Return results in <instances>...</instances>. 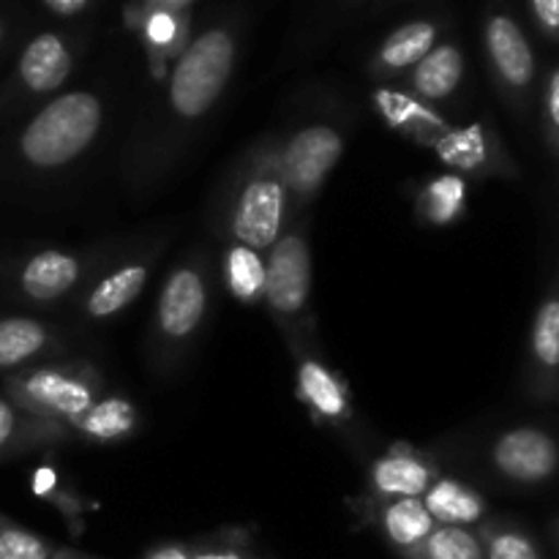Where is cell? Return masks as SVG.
<instances>
[{
    "label": "cell",
    "instance_id": "1",
    "mask_svg": "<svg viewBox=\"0 0 559 559\" xmlns=\"http://www.w3.org/2000/svg\"><path fill=\"white\" fill-rule=\"evenodd\" d=\"M243 33V11H224L202 27L183 55L164 71L162 91L140 115L123 151V178L131 189L151 191L189 153L197 131L233 82Z\"/></svg>",
    "mask_w": 559,
    "mask_h": 559
},
{
    "label": "cell",
    "instance_id": "2",
    "mask_svg": "<svg viewBox=\"0 0 559 559\" xmlns=\"http://www.w3.org/2000/svg\"><path fill=\"white\" fill-rule=\"evenodd\" d=\"M293 222L289 194L276 164V136L265 134L238 153L216 191L213 224L224 243L260 254L276 246Z\"/></svg>",
    "mask_w": 559,
    "mask_h": 559
},
{
    "label": "cell",
    "instance_id": "3",
    "mask_svg": "<svg viewBox=\"0 0 559 559\" xmlns=\"http://www.w3.org/2000/svg\"><path fill=\"white\" fill-rule=\"evenodd\" d=\"M213 309V262L205 246L189 249L164 276L147 331V366L173 377L189 364Z\"/></svg>",
    "mask_w": 559,
    "mask_h": 559
},
{
    "label": "cell",
    "instance_id": "4",
    "mask_svg": "<svg viewBox=\"0 0 559 559\" xmlns=\"http://www.w3.org/2000/svg\"><path fill=\"white\" fill-rule=\"evenodd\" d=\"M107 120L102 93L74 87L36 107L14 136V158L31 175H58L82 162Z\"/></svg>",
    "mask_w": 559,
    "mask_h": 559
},
{
    "label": "cell",
    "instance_id": "5",
    "mask_svg": "<svg viewBox=\"0 0 559 559\" xmlns=\"http://www.w3.org/2000/svg\"><path fill=\"white\" fill-rule=\"evenodd\" d=\"M311 282H314V265H311L309 218L300 216L289 222L276 246L265 254V298H262V306L276 322L278 333L289 349L317 344L314 314H311Z\"/></svg>",
    "mask_w": 559,
    "mask_h": 559
},
{
    "label": "cell",
    "instance_id": "6",
    "mask_svg": "<svg viewBox=\"0 0 559 559\" xmlns=\"http://www.w3.org/2000/svg\"><path fill=\"white\" fill-rule=\"evenodd\" d=\"M3 391L25 413L69 429L107 396V380L91 360H49L5 374Z\"/></svg>",
    "mask_w": 559,
    "mask_h": 559
},
{
    "label": "cell",
    "instance_id": "7",
    "mask_svg": "<svg viewBox=\"0 0 559 559\" xmlns=\"http://www.w3.org/2000/svg\"><path fill=\"white\" fill-rule=\"evenodd\" d=\"M87 44H91V31L82 27L38 31L22 47L11 74L0 82V118L58 96L60 87L74 74Z\"/></svg>",
    "mask_w": 559,
    "mask_h": 559
},
{
    "label": "cell",
    "instance_id": "8",
    "mask_svg": "<svg viewBox=\"0 0 559 559\" xmlns=\"http://www.w3.org/2000/svg\"><path fill=\"white\" fill-rule=\"evenodd\" d=\"M273 136H276L278 173L289 194V213L293 218H300L344 158L347 129L333 118H309L300 120L295 129L278 131Z\"/></svg>",
    "mask_w": 559,
    "mask_h": 559
},
{
    "label": "cell",
    "instance_id": "9",
    "mask_svg": "<svg viewBox=\"0 0 559 559\" xmlns=\"http://www.w3.org/2000/svg\"><path fill=\"white\" fill-rule=\"evenodd\" d=\"M167 235H156L151 240L131 246V249L112 251L107 262L91 276L82 293L71 300V309L82 322H109L136 304L151 282L153 267L167 251Z\"/></svg>",
    "mask_w": 559,
    "mask_h": 559
},
{
    "label": "cell",
    "instance_id": "10",
    "mask_svg": "<svg viewBox=\"0 0 559 559\" xmlns=\"http://www.w3.org/2000/svg\"><path fill=\"white\" fill-rule=\"evenodd\" d=\"M112 246L36 251L16 265V295L31 306H58L74 300L93 273L112 257Z\"/></svg>",
    "mask_w": 559,
    "mask_h": 559
},
{
    "label": "cell",
    "instance_id": "11",
    "mask_svg": "<svg viewBox=\"0 0 559 559\" xmlns=\"http://www.w3.org/2000/svg\"><path fill=\"white\" fill-rule=\"evenodd\" d=\"M295 364V396L309 409L317 426L349 435L358 420L349 382L320 355L317 344L289 349Z\"/></svg>",
    "mask_w": 559,
    "mask_h": 559
},
{
    "label": "cell",
    "instance_id": "12",
    "mask_svg": "<svg viewBox=\"0 0 559 559\" xmlns=\"http://www.w3.org/2000/svg\"><path fill=\"white\" fill-rule=\"evenodd\" d=\"M194 9V0H147L123 11L126 25L140 36L156 74H164L197 36Z\"/></svg>",
    "mask_w": 559,
    "mask_h": 559
},
{
    "label": "cell",
    "instance_id": "13",
    "mask_svg": "<svg viewBox=\"0 0 559 559\" xmlns=\"http://www.w3.org/2000/svg\"><path fill=\"white\" fill-rule=\"evenodd\" d=\"M435 456L396 442L369 464V497L374 500H424L426 491L440 478Z\"/></svg>",
    "mask_w": 559,
    "mask_h": 559
},
{
    "label": "cell",
    "instance_id": "14",
    "mask_svg": "<svg viewBox=\"0 0 559 559\" xmlns=\"http://www.w3.org/2000/svg\"><path fill=\"white\" fill-rule=\"evenodd\" d=\"M484 44L497 85L513 96L527 93L535 80V52L522 25L506 11H491L484 25Z\"/></svg>",
    "mask_w": 559,
    "mask_h": 559
},
{
    "label": "cell",
    "instance_id": "15",
    "mask_svg": "<svg viewBox=\"0 0 559 559\" xmlns=\"http://www.w3.org/2000/svg\"><path fill=\"white\" fill-rule=\"evenodd\" d=\"M491 464L497 473L516 484L535 486L549 480L559 467V448L546 431L522 426L497 437L491 445Z\"/></svg>",
    "mask_w": 559,
    "mask_h": 559
},
{
    "label": "cell",
    "instance_id": "16",
    "mask_svg": "<svg viewBox=\"0 0 559 559\" xmlns=\"http://www.w3.org/2000/svg\"><path fill=\"white\" fill-rule=\"evenodd\" d=\"M66 347H69V338L52 322L22 314L0 317V371L3 374L58 360Z\"/></svg>",
    "mask_w": 559,
    "mask_h": 559
},
{
    "label": "cell",
    "instance_id": "17",
    "mask_svg": "<svg viewBox=\"0 0 559 559\" xmlns=\"http://www.w3.org/2000/svg\"><path fill=\"white\" fill-rule=\"evenodd\" d=\"M431 151L448 167V173L473 175V178H486V175L500 173L502 164H508L506 151L489 123H467V126H448L435 142Z\"/></svg>",
    "mask_w": 559,
    "mask_h": 559
},
{
    "label": "cell",
    "instance_id": "18",
    "mask_svg": "<svg viewBox=\"0 0 559 559\" xmlns=\"http://www.w3.org/2000/svg\"><path fill=\"white\" fill-rule=\"evenodd\" d=\"M349 506L360 513L364 522L374 524L382 538L404 559L413 557L420 544L437 530L424 500H374L366 495L364 500H353Z\"/></svg>",
    "mask_w": 559,
    "mask_h": 559
},
{
    "label": "cell",
    "instance_id": "19",
    "mask_svg": "<svg viewBox=\"0 0 559 559\" xmlns=\"http://www.w3.org/2000/svg\"><path fill=\"white\" fill-rule=\"evenodd\" d=\"M442 33H445V22L440 16H418V20L404 22L382 38L366 71L377 82L404 76L442 41Z\"/></svg>",
    "mask_w": 559,
    "mask_h": 559
},
{
    "label": "cell",
    "instance_id": "20",
    "mask_svg": "<svg viewBox=\"0 0 559 559\" xmlns=\"http://www.w3.org/2000/svg\"><path fill=\"white\" fill-rule=\"evenodd\" d=\"M371 104H374L377 115L388 123V129H393L396 134L407 136L415 145L431 147V142L448 129L445 115L440 112L431 104L420 102L413 93H407L404 87L393 85H380L371 93Z\"/></svg>",
    "mask_w": 559,
    "mask_h": 559
},
{
    "label": "cell",
    "instance_id": "21",
    "mask_svg": "<svg viewBox=\"0 0 559 559\" xmlns=\"http://www.w3.org/2000/svg\"><path fill=\"white\" fill-rule=\"evenodd\" d=\"M71 440L74 435L66 426L25 413L5 393H0V462L41 448L66 445Z\"/></svg>",
    "mask_w": 559,
    "mask_h": 559
},
{
    "label": "cell",
    "instance_id": "22",
    "mask_svg": "<svg viewBox=\"0 0 559 559\" xmlns=\"http://www.w3.org/2000/svg\"><path fill=\"white\" fill-rule=\"evenodd\" d=\"M464 66L467 60H464L462 47L456 41H440L415 69L404 74V91L435 107L459 91L464 80Z\"/></svg>",
    "mask_w": 559,
    "mask_h": 559
},
{
    "label": "cell",
    "instance_id": "23",
    "mask_svg": "<svg viewBox=\"0 0 559 559\" xmlns=\"http://www.w3.org/2000/svg\"><path fill=\"white\" fill-rule=\"evenodd\" d=\"M140 429V409L131 399L120 396V393H107L98 399L85 415L69 426L74 440L98 442V445H115L134 437Z\"/></svg>",
    "mask_w": 559,
    "mask_h": 559
},
{
    "label": "cell",
    "instance_id": "24",
    "mask_svg": "<svg viewBox=\"0 0 559 559\" xmlns=\"http://www.w3.org/2000/svg\"><path fill=\"white\" fill-rule=\"evenodd\" d=\"M424 506L437 527H473L484 519L486 500L459 478H440L424 495Z\"/></svg>",
    "mask_w": 559,
    "mask_h": 559
},
{
    "label": "cell",
    "instance_id": "25",
    "mask_svg": "<svg viewBox=\"0 0 559 559\" xmlns=\"http://www.w3.org/2000/svg\"><path fill=\"white\" fill-rule=\"evenodd\" d=\"M469 183L456 173H442L429 178L415 194V213L429 227H448L456 224L467 211Z\"/></svg>",
    "mask_w": 559,
    "mask_h": 559
},
{
    "label": "cell",
    "instance_id": "26",
    "mask_svg": "<svg viewBox=\"0 0 559 559\" xmlns=\"http://www.w3.org/2000/svg\"><path fill=\"white\" fill-rule=\"evenodd\" d=\"M222 276L229 295L243 306H262L265 298V254L229 243L224 251Z\"/></svg>",
    "mask_w": 559,
    "mask_h": 559
},
{
    "label": "cell",
    "instance_id": "27",
    "mask_svg": "<svg viewBox=\"0 0 559 559\" xmlns=\"http://www.w3.org/2000/svg\"><path fill=\"white\" fill-rule=\"evenodd\" d=\"M530 355L540 377H555L559 371V295H546L535 311Z\"/></svg>",
    "mask_w": 559,
    "mask_h": 559
},
{
    "label": "cell",
    "instance_id": "28",
    "mask_svg": "<svg viewBox=\"0 0 559 559\" xmlns=\"http://www.w3.org/2000/svg\"><path fill=\"white\" fill-rule=\"evenodd\" d=\"M409 559H486L480 535L469 527H437Z\"/></svg>",
    "mask_w": 559,
    "mask_h": 559
},
{
    "label": "cell",
    "instance_id": "29",
    "mask_svg": "<svg viewBox=\"0 0 559 559\" xmlns=\"http://www.w3.org/2000/svg\"><path fill=\"white\" fill-rule=\"evenodd\" d=\"M480 544L486 559H544L538 546L522 530L506 527V524H484L480 527Z\"/></svg>",
    "mask_w": 559,
    "mask_h": 559
},
{
    "label": "cell",
    "instance_id": "30",
    "mask_svg": "<svg viewBox=\"0 0 559 559\" xmlns=\"http://www.w3.org/2000/svg\"><path fill=\"white\" fill-rule=\"evenodd\" d=\"M52 551L55 546L0 513V555L3 559H52Z\"/></svg>",
    "mask_w": 559,
    "mask_h": 559
},
{
    "label": "cell",
    "instance_id": "31",
    "mask_svg": "<svg viewBox=\"0 0 559 559\" xmlns=\"http://www.w3.org/2000/svg\"><path fill=\"white\" fill-rule=\"evenodd\" d=\"M191 559H262L240 533H222L216 538L189 544Z\"/></svg>",
    "mask_w": 559,
    "mask_h": 559
},
{
    "label": "cell",
    "instance_id": "32",
    "mask_svg": "<svg viewBox=\"0 0 559 559\" xmlns=\"http://www.w3.org/2000/svg\"><path fill=\"white\" fill-rule=\"evenodd\" d=\"M96 9L93 0H41V11H47L49 16L63 22H74L80 16L91 14Z\"/></svg>",
    "mask_w": 559,
    "mask_h": 559
},
{
    "label": "cell",
    "instance_id": "33",
    "mask_svg": "<svg viewBox=\"0 0 559 559\" xmlns=\"http://www.w3.org/2000/svg\"><path fill=\"white\" fill-rule=\"evenodd\" d=\"M527 11L546 36H559V0H533Z\"/></svg>",
    "mask_w": 559,
    "mask_h": 559
},
{
    "label": "cell",
    "instance_id": "34",
    "mask_svg": "<svg viewBox=\"0 0 559 559\" xmlns=\"http://www.w3.org/2000/svg\"><path fill=\"white\" fill-rule=\"evenodd\" d=\"M546 126H549L551 142L559 145V69L546 85Z\"/></svg>",
    "mask_w": 559,
    "mask_h": 559
},
{
    "label": "cell",
    "instance_id": "35",
    "mask_svg": "<svg viewBox=\"0 0 559 559\" xmlns=\"http://www.w3.org/2000/svg\"><path fill=\"white\" fill-rule=\"evenodd\" d=\"M142 559H191L189 544H158L147 549Z\"/></svg>",
    "mask_w": 559,
    "mask_h": 559
},
{
    "label": "cell",
    "instance_id": "36",
    "mask_svg": "<svg viewBox=\"0 0 559 559\" xmlns=\"http://www.w3.org/2000/svg\"><path fill=\"white\" fill-rule=\"evenodd\" d=\"M52 559H96V557L85 555V551L74 549V546H55Z\"/></svg>",
    "mask_w": 559,
    "mask_h": 559
},
{
    "label": "cell",
    "instance_id": "37",
    "mask_svg": "<svg viewBox=\"0 0 559 559\" xmlns=\"http://www.w3.org/2000/svg\"><path fill=\"white\" fill-rule=\"evenodd\" d=\"M9 33H11V22H9V16L0 14V49H3L5 44H9Z\"/></svg>",
    "mask_w": 559,
    "mask_h": 559
},
{
    "label": "cell",
    "instance_id": "38",
    "mask_svg": "<svg viewBox=\"0 0 559 559\" xmlns=\"http://www.w3.org/2000/svg\"><path fill=\"white\" fill-rule=\"evenodd\" d=\"M0 559H3V555H0Z\"/></svg>",
    "mask_w": 559,
    "mask_h": 559
}]
</instances>
